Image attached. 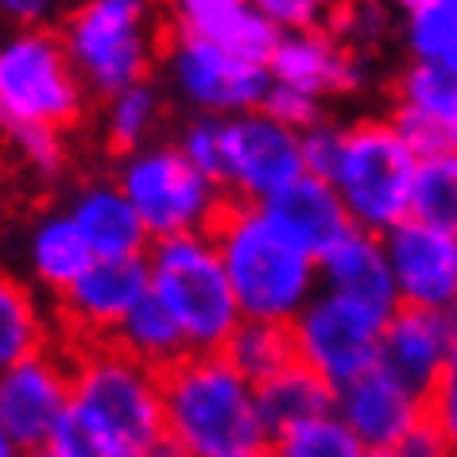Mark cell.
Returning <instances> with one entry per match:
<instances>
[{
    "label": "cell",
    "mask_w": 457,
    "mask_h": 457,
    "mask_svg": "<svg viewBox=\"0 0 457 457\" xmlns=\"http://www.w3.org/2000/svg\"><path fill=\"white\" fill-rule=\"evenodd\" d=\"M198 241L225 264L248 318H299L314 287V256L271 221L264 202L241 190H217L198 225Z\"/></svg>",
    "instance_id": "obj_1"
},
{
    "label": "cell",
    "mask_w": 457,
    "mask_h": 457,
    "mask_svg": "<svg viewBox=\"0 0 457 457\" xmlns=\"http://www.w3.org/2000/svg\"><path fill=\"white\" fill-rule=\"evenodd\" d=\"M155 376L167 407V430L190 457H233L264 445L256 392L221 349H190Z\"/></svg>",
    "instance_id": "obj_2"
},
{
    "label": "cell",
    "mask_w": 457,
    "mask_h": 457,
    "mask_svg": "<svg viewBox=\"0 0 457 457\" xmlns=\"http://www.w3.org/2000/svg\"><path fill=\"white\" fill-rule=\"evenodd\" d=\"M59 345L74 361L71 411L82 415L89 427H97L124 457H144L170 438L155 376L120 345L117 334L82 341V345H71V341H59Z\"/></svg>",
    "instance_id": "obj_3"
},
{
    "label": "cell",
    "mask_w": 457,
    "mask_h": 457,
    "mask_svg": "<svg viewBox=\"0 0 457 457\" xmlns=\"http://www.w3.org/2000/svg\"><path fill=\"white\" fill-rule=\"evenodd\" d=\"M419 155L392 129V120H357L341 129V159L334 190L364 233H392L411 217V190Z\"/></svg>",
    "instance_id": "obj_4"
},
{
    "label": "cell",
    "mask_w": 457,
    "mask_h": 457,
    "mask_svg": "<svg viewBox=\"0 0 457 457\" xmlns=\"http://www.w3.org/2000/svg\"><path fill=\"white\" fill-rule=\"evenodd\" d=\"M74 54L54 28L28 31L0 51V124H31L71 132L86 120V97L74 74Z\"/></svg>",
    "instance_id": "obj_5"
},
{
    "label": "cell",
    "mask_w": 457,
    "mask_h": 457,
    "mask_svg": "<svg viewBox=\"0 0 457 457\" xmlns=\"http://www.w3.org/2000/svg\"><path fill=\"white\" fill-rule=\"evenodd\" d=\"M152 291L175 314L194 349H225L233 329L241 326V303L225 276L221 256L198 237L152 245Z\"/></svg>",
    "instance_id": "obj_6"
},
{
    "label": "cell",
    "mask_w": 457,
    "mask_h": 457,
    "mask_svg": "<svg viewBox=\"0 0 457 457\" xmlns=\"http://www.w3.org/2000/svg\"><path fill=\"white\" fill-rule=\"evenodd\" d=\"M66 47L78 66L94 78L101 94H124L140 86L155 54V24H144L140 4L124 0H101V4L78 8L62 20Z\"/></svg>",
    "instance_id": "obj_7"
},
{
    "label": "cell",
    "mask_w": 457,
    "mask_h": 457,
    "mask_svg": "<svg viewBox=\"0 0 457 457\" xmlns=\"http://www.w3.org/2000/svg\"><path fill=\"white\" fill-rule=\"evenodd\" d=\"M384 326L387 322L380 314L353 299H341V295H322V299L306 303L303 314L295 318L303 361L318 376H326L337 392L380 364Z\"/></svg>",
    "instance_id": "obj_8"
},
{
    "label": "cell",
    "mask_w": 457,
    "mask_h": 457,
    "mask_svg": "<svg viewBox=\"0 0 457 457\" xmlns=\"http://www.w3.org/2000/svg\"><path fill=\"white\" fill-rule=\"evenodd\" d=\"M213 182L179 147H159L124 170V198L140 213L144 228L159 241L198 237V225L213 202Z\"/></svg>",
    "instance_id": "obj_9"
},
{
    "label": "cell",
    "mask_w": 457,
    "mask_h": 457,
    "mask_svg": "<svg viewBox=\"0 0 457 457\" xmlns=\"http://www.w3.org/2000/svg\"><path fill=\"white\" fill-rule=\"evenodd\" d=\"M74 403V372L71 361L54 349V341L39 357L16 364L0 376V427L24 450H43L66 411Z\"/></svg>",
    "instance_id": "obj_10"
},
{
    "label": "cell",
    "mask_w": 457,
    "mask_h": 457,
    "mask_svg": "<svg viewBox=\"0 0 457 457\" xmlns=\"http://www.w3.org/2000/svg\"><path fill=\"white\" fill-rule=\"evenodd\" d=\"M225 163H228V190H241L248 198H276L291 182L306 175L303 140L287 124L264 117L225 120Z\"/></svg>",
    "instance_id": "obj_11"
},
{
    "label": "cell",
    "mask_w": 457,
    "mask_h": 457,
    "mask_svg": "<svg viewBox=\"0 0 457 457\" xmlns=\"http://www.w3.org/2000/svg\"><path fill=\"white\" fill-rule=\"evenodd\" d=\"M387 264L403 306L450 314L457 306V237L403 221L384 237Z\"/></svg>",
    "instance_id": "obj_12"
},
{
    "label": "cell",
    "mask_w": 457,
    "mask_h": 457,
    "mask_svg": "<svg viewBox=\"0 0 457 457\" xmlns=\"http://www.w3.org/2000/svg\"><path fill=\"white\" fill-rule=\"evenodd\" d=\"M380 364L419 399H427L453 364L450 314L419 311V306L399 303V311L384 326Z\"/></svg>",
    "instance_id": "obj_13"
},
{
    "label": "cell",
    "mask_w": 457,
    "mask_h": 457,
    "mask_svg": "<svg viewBox=\"0 0 457 457\" xmlns=\"http://www.w3.org/2000/svg\"><path fill=\"white\" fill-rule=\"evenodd\" d=\"M341 422L369 445V453H387L415 430L422 419V399L395 380L384 364L337 392Z\"/></svg>",
    "instance_id": "obj_14"
},
{
    "label": "cell",
    "mask_w": 457,
    "mask_h": 457,
    "mask_svg": "<svg viewBox=\"0 0 457 457\" xmlns=\"http://www.w3.org/2000/svg\"><path fill=\"white\" fill-rule=\"evenodd\" d=\"M175 66H179L182 89L198 105H210V109H253V105H264L271 94L264 66L233 59V54L210 47V43L190 39L187 31L179 36Z\"/></svg>",
    "instance_id": "obj_15"
},
{
    "label": "cell",
    "mask_w": 457,
    "mask_h": 457,
    "mask_svg": "<svg viewBox=\"0 0 457 457\" xmlns=\"http://www.w3.org/2000/svg\"><path fill=\"white\" fill-rule=\"evenodd\" d=\"M271 74L279 78V86L299 89L306 97L349 94L361 86V54L329 31H295L279 39L271 54Z\"/></svg>",
    "instance_id": "obj_16"
},
{
    "label": "cell",
    "mask_w": 457,
    "mask_h": 457,
    "mask_svg": "<svg viewBox=\"0 0 457 457\" xmlns=\"http://www.w3.org/2000/svg\"><path fill=\"white\" fill-rule=\"evenodd\" d=\"M264 210L295 245L306 248V253L318 260H322L329 248H337L353 228H357V221H353L345 210V202H341V194L314 175H303L299 182H291L287 190H279L276 198H268Z\"/></svg>",
    "instance_id": "obj_17"
},
{
    "label": "cell",
    "mask_w": 457,
    "mask_h": 457,
    "mask_svg": "<svg viewBox=\"0 0 457 457\" xmlns=\"http://www.w3.org/2000/svg\"><path fill=\"white\" fill-rule=\"evenodd\" d=\"M175 16L190 39H202L233 59L256 66H271V54L283 39L279 28L260 8L237 4V0H190V4L175 8Z\"/></svg>",
    "instance_id": "obj_18"
},
{
    "label": "cell",
    "mask_w": 457,
    "mask_h": 457,
    "mask_svg": "<svg viewBox=\"0 0 457 457\" xmlns=\"http://www.w3.org/2000/svg\"><path fill=\"white\" fill-rule=\"evenodd\" d=\"M318 264H322L329 295H341V299L369 306L384 322L399 311V291H395L392 264H387V248L376 233L353 228L345 241L337 248H329Z\"/></svg>",
    "instance_id": "obj_19"
},
{
    "label": "cell",
    "mask_w": 457,
    "mask_h": 457,
    "mask_svg": "<svg viewBox=\"0 0 457 457\" xmlns=\"http://www.w3.org/2000/svg\"><path fill=\"white\" fill-rule=\"evenodd\" d=\"M337 403V387L318 376L311 364L299 361L287 372L271 376V380L256 384V415L264 427V438L279 442L291 430L306 427V422L329 419V407Z\"/></svg>",
    "instance_id": "obj_20"
},
{
    "label": "cell",
    "mask_w": 457,
    "mask_h": 457,
    "mask_svg": "<svg viewBox=\"0 0 457 457\" xmlns=\"http://www.w3.org/2000/svg\"><path fill=\"white\" fill-rule=\"evenodd\" d=\"M74 225L101 260H132L144 253V221L124 198V190L112 187H94L86 190L74 205Z\"/></svg>",
    "instance_id": "obj_21"
},
{
    "label": "cell",
    "mask_w": 457,
    "mask_h": 457,
    "mask_svg": "<svg viewBox=\"0 0 457 457\" xmlns=\"http://www.w3.org/2000/svg\"><path fill=\"white\" fill-rule=\"evenodd\" d=\"M221 353L248 384H264L303 361L295 318H245Z\"/></svg>",
    "instance_id": "obj_22"
},
{
    "label": "cell",
    "mask_w": 457,
    "mask_h": 457,
    "mask_svg": "<svg viewBox=\"0 0 457 457\" xmlns=\"http://www.w3.org/2000/svg\"><path fill=\"white\" fill-rule=\"evenodd\" d=\"M117 337L147 372H159L163 364H170L175 357H182V353L194 349L190 337L182 334V326L175 322V314L167 311L163 299H159L155 291H147L144 299L136 303V311L124 318Z\"/></svg>",
    "instance_id": "obj_23"
},
{
    "label": "cell",
    "mask_w": 457,
    "mask_h": 457,
    "mask_svg": "<svg viewBox=\"0 0 457 457\" xmlns=\"http://www.w3.org/2000/svg\"><path fill=\"white\" fill-rule=\"evenodd\" d=\"M51 345V329L39 322L36 295L28 283L0 271V372H12L16 364L39 357Z\"/></svg>",
    "instance_id": "obj_24"
},
{
    "label": "cell",
    "mask_w": 457,
    "mask_h": 457,
    "mask_svg": "<svg viewBox=\"0 0 457 457\" xmlns=\"http://www.w3.org/2000/svg\"><path fill=\"white\" fill-rule=\"evenodd\" d=\"M387 94H392V109H407L427 120L457 129V74L453 71H442V66H430V62H411L395 74Z\"/></svg>",
    "instance_id": "obj_25"
},
{
    "label": "cell",
    "mask_w": 457,
    "mask_h": 457,
    "mask_svg": "<svg viewBox=\"0 0 457 457\" xmlns=\"http://www.w3.org/2000/svg\"><path fill=\"white\" fill-rule=\"evenodd\" d=\"M94 268V248L74 225V217H54L36 237V271L54 287V295L74 287Z\"/></svg>",
    "instance_id": "obj_26"
},
{
    "label": "cell",
    "mask_w": 457,
    "mask_h": 457,
    "mask_svg": "<svg viewBox=\"0 0 457 457\" xmlns=\"http://www.w3.org/2000/svg\"><path fill=\"white\" fill-rule=\"evenodd\" d=\"M407 221H419L427 228L457 237V152L419 159Z\"/></svg>",
    "instance_id": "obj_27"
},
{
    "label": "cell",
    "mask_w": 457,
    "mask_h": 457,
    "mask_svg": "<svg viewBox=\"0 0 457 457\" xmlns=\"http://www.w3.org/2000/svg\"><path fill=\"white\" fill-rule=\"evenodd\" d=\"M407 43L415 62H430L457 74V0L407 4Z\"/></svg>",
    "instance_id": "obj_28"
},
{
    "label": "cell",
    "mask_w": 457,
    "mask_h": 457,
    "mask_svg": "<svg viewBox=\"0 0 457 457\" xmlns=\"http://www.w3.org/2000/svg\"><path fill=\"white\" fill-rule=\"evenodd\" d=\"M276 457H372L341 419H318L276 442Z\"/></svg>",
    "instance_id": "obj_29"
},
{
    "label": "cell",
    "mask_w": 457,
    "mask_h": 457,
    "mask_svg": "<svg viewBox=\"0 0 457 457\" xmlns=\"http://www.w3.org/2000/svg\"><path fill=\"white\" fill-rule=\"evenodd\" d=\"M152 117H155V94L147 89L144 82L124 89L112 101V112H109V136H105V152L112 159L129 155L140 147V140L152 129Z\"/></svg>",
    "instance_id": "obj_30"
},
{
    "label": "cell",
    "mask_w": 457,
    "mask_h": 457,
    "mask_svg": "<svg viewBox=\"0 0 457 457\" xmlns=\"http://www.w3.org/2000/svg\"><path fill=\"white\" fill-rule=\"evenodd\" d=\"M182 155L213 182L217 190H228V163H225V120H198L190 124Z\"/></svg>",
    "instance_id": "obj_31"
},
{
    "label": "cell",
    "mask_w": 457,
    "mask_h": 457,
    "mask_svg": "<svg viewBox=\"0 0 457 457\" xmlns=\"http://www.w3.org/2000/svg\"><path fill=\"white\" fill-rule=\"evenodd\" d=\"M264 117H271V120H279V124H295V129H318L322 124V112H318V101L314 97H306V94H299V89H287V86H271V94H268V101L264 105Z\"/></svg>",
    "instance_id": "obj_32"
},
{
    "label": "cell",
    "mask_w": 457,
    "mask_h": 457,
    "mask_svg": "<svg viewBox=\"0 0 457 457\" xmlns=\"http://www.w3.org/2000/svg\"><path fill=\"white\" fill-rule=\"evenodd\" d=\"M303 159H306V175H314V179H322L334 187L337 159H341V132L326 129V124L311 129L303 136Z\"/></svg>",
    "instance_id": "obj_33"
},
{
    "label": "cell",
    "mask_w": 457,
    "mask_h": 457,
    "mask_svg": "<svg viewBox=\"0 0 457 457\" xmlns=\"http://www.w3.org/2000/svg\"><path fill=\"white\" fill-rule=\"evenodd\" d=\"M422 411L438 422V430L445 434V442H450V450L457 457V361L450 364V372L438 380V387L422 399Z\"/></svg>",
    "instance_id": "obj_34"
},
{
    "label": "cell",
    "mask_w": 457,
    "mask_h": 457,
    "mask_svg": "<svg viewBox=\"0 0 457 457\" xmlns=\"http://www.w3.org/2000/svg\"><path fill=\"white\" fill-rule=\"evenodd\" d=\"M260 12H264L271 24H287L295 31H322V8L318 4H306V0H268V4H260Z\"/></svg>",
    "instance_id": "obj_35"
},
{
    "label": "cell",
    "mask_w": 457,
    "mask_h": 457,
    "mask_svg": "<svg viewBox=\"0 0 457 457\" xmlns=\"http://www.w3.org/2000/svg\"><path fill=\"white\" fill-rule=\"evenodd\" d=\"M144 457H190L187 450H182V445L175 442V438H167V442H159L152 453H144Z\"/></svg>",
    "instance_id": "obj_36"
},
{
    "label": "cell",
    "mask_w": 457,
    "mask_h": 457,
    "mask_svg": "<svg viewBox=\"0 0 457 457\" xmlns=\"http://www.w3.org/2000/svg\"><path fill=\"white\" fill-rule=\"evenodd\" d=\"M233 457H276V450H271V445H256V450H241Z\"/></svg>",
    "instance_id": "obj_37"
},
{
    "label": "cell",
    "mask_w": 457,
    "mask_h": 457,
    "mask_svg": "<svg viewBox=\"0 0 457 457\" xmlns=\"http://www.w3.org/2000/svg\"><path fill=\"white\" fill-rule=\"evenodd\" d=\"M12 445H16V442L8 438V434H4V427H0V457H12V453H16Z\"/></svg>",
    "instance_id": "obj_38"
},
{
    "label": "cell",
    "mask_w": 457,
    "mask_h": 457,
    "mask_svg": "<svg viewBox=\"0 0 457 457\" xmlns=\"http://www.w3.org/2000/svg\"><path fill=\"white\" fill-rule=\"evenodd\" d=\"M28 457H66L62 450H54V445H43V450H31Z\"/></svg>",
    "instance_id": "obj_39"
},
{
    "label": "cell",
    "mask_w": 457,
    "mask_h": 457,
    "mask_svg": "<svg viewBox=\"0 0 457 457\" xmlns=\"http://www.w3.org/2000/svg\"><path fill=\"white\" fill-rule=\"evenodd\" d=\"M450 337H453V361H457V306L450 311Z\"/></svg>",
    "instance_id": "obj_40"
},
{
    "label": "cell",
    "mask_w": 457,
    "mask_h": 457,
    "mask_svg": "<svg viewBox=\"0 0 457 457\" xmlns=\"http://www.w3.org/2000/svg\"><path fill=\"white\" fill-rule=\"evenodd\" d=\"M372 457H387V453H372Z\"/></svg>",
    "instance_id": "obj_41"
}]
</instances>
